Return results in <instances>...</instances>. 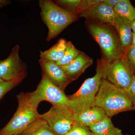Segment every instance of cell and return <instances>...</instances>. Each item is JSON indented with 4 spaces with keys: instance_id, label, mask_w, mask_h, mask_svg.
Segmentation results:
<instances>
[{
    "instance_id": "24",
    "label": "cell",
    "mask_w": 135,
    "mask_h": 135,
    "mask_svg": "<svg viewBox=\"0 0 135 135\" xmlns=\"http://www.w3.org/2000/svg\"><path fill=\"white\" fill-rule=\"evenodd\" d=\"M17 86L13 83L0 81V99L6 93Z\"/></svg>"
},
{
    "instance_id": "21",
    "label": "cell",
    "mask_w": 135,
    "mask_h": 135,
    "mask_svg": "<svg viewBox=\"0 0 135 135\" xmlns=\"http://www.w3.org/2000/svg\"><path fill=\"white\" fill-rule=\"evenodd\" d=\"M65 135H96L88 127L74 123L72 127Z\"/></svg>"
},
{
    "instance_id": "5",
    "label": "cell",
    "mask_w": 135,
    "mask_h": 135,
    "mask_svg": "<svg viewBox=\"0 0 135 135\" xmlns=\"http://www.w3.org/2000/svg\"><path fill=\"white\" fill-rule=\"evenodd\" d=\"M17 109L8 123L0 129V135H18L40 115L28 93L22 92L17 96Z\"/></svg>"
},
{
    "instance_id": "26",
    "label": "cell",
    "mask_w": 135,
    "mask_h": 135,
    "mask_svg": "<svg viewBox=\"0 0 135 135\" xmlns=\"http://www.w3.org/2000/svg\"><path fill=\"white\" fill-rule=\"evenodd\" d=\"M120 0H104L103 2L107 6L112 9H114Z\"/></svg>"
},
{
    "instance_id": "2",
    "label": "cell",
    "mask_w": 135,
    "mask_h": 135,
    "mask_svg": "<svg viewBox=\"0 0 135 135\" xmlns=\"http://www.w3.org/2000/svg\"><path fill=\"white\" fill-rule=\"evenodd\" d=\"M103 59H98L94 76L85 80L75 94L68 96L69 106L74 113L81 112L95 106L97 94L103 75Z\"/></svg>"
},
{
    "instance_id": "29",
    "label": "cell",
    "mask_w": 135,
    "mask_h": 135,
    "mask_svg": "<svg viewBox=\"0 0 135 135\" xmlns=\"http://www.w3.org/2000/svg\"><path fill=\"white\" fill-rule=\"evenodd\" d=\"M132 46H135V32H133V42Z\"/></svg>"
},
{
    "instance_id": "25",
    "label": "cell",
    "mask_w": 135,
    "mask_h": 135,
    "mask_svg": "<svg viewBox=\"0 0 135 135\" xmlns=\"http://www.w3.org/2000/svg\"><path fill=\"white\" fill-rule=\"evenodd\" d=\"M126 94L133 104L135 110V75L132 80L130 86L125 90Z\"/></svg>"
},
{
    "instance_id": "28",
    "label": "cell",
    "mask_w": 135,
    "mask_h": 135,
    "mask_svg": "<svg viewBox=\"0 0 135 135\" xmlns=\"http://www.w3.org/2000/svg\"><path fill=\"white\" fill-rule=\"evenodd\" d=\"M129 23L133 32H135V19L133 21H129Z\"/></svg>"
},
{
    "instance_id": "27",
    "label": "cell",
    "mask_w": 135,
    "mask_h": 135,
    "mask_svg": "<svg viewBox=\"0 0 135 135\" xmlns=\"http://www.w3.org/2000/svg\"><path fill=\"white\" fill-rule=\"evenodd\" d=\"M11 3L10 1L8 0H0V8L4 6Z\"/></svg>"
},
{
    "instance_id": "18",
    "label": "cell",
    "mask_w": 135,
    "mask_h": 135,
    "mask_svg": "<svg viewBox=\"0 0 135 135\" xmlns=\"http://www.w3.org/2000/svg\"><path fill=\"white\" fill-rule=\"evenodd\" d=\"M114 10L118 16L129 21L135 19V8L129 0H120Z\"/></svg>"
},
{
    "instance_id": "7",
    "label": "cell",
    "mask_w": 135,
    "mask_h": 135,
    "mask_svg": "<svg viewBox=\"0 0 135 135\" xmlns=\"http://www.w3.org/2000/svg\"><path fill=\"white\" fill-rule=\"evenodd\" d=\"M28 94L31 101L37 107L43 101L48 102L52 105L69 106L68 97L64 90L52 84L43 74L36 89L28 92Z\"/></svg>"
},
{
    "instance_id": "3",
    "label": "cell",
    "mask_w": 135,
    "mask_h": 135,
    "mask_svg": "<svg viewBox=\"0 0 135 135\" xmlns=\"http://www.w3.org/2000/svg\"><path fill=\"white\" fill-rule=\"evenodd\" d=\"M87 23L88 30L99 45L104 60L110 62L121 58L124 55L117 32L111 28V25L89 21Z\"/></svg>"
},
{
    "instance_id": "10",
    "label": "cell",
    "mask_w": 135,
    "mask_h": 135,
    "mask_svg": "<svg viewBox=\"0 0 135 135\" xmlns=\"http://www.w3.org/2000/svg\"><path fill=\"white\" fill-rule=\"evenodd\" d=\"M78 15L89 22L113 26L117 16L113 9L107 6L103 1L89 9L84 11Z\"/></svg>"
},
{
    "instance_id": "15",
    "label": "cell",
    "mask_w": 135,
    "mask_h": 135,
    "mask_svg": "<svg viewBox=\"0 0 135 135\" xmlns=\"http://www.w3.org/2000/svg\"><path fill=\"white\" fill-rule=\"evenodd\" d=\"M67 42L61 39L51 48L44 51H40L41 59L56 63L63 57L67 46Z\"/></svg>"
},
{
    "instance_id": "22",
    "label": "cell",
    "mask_w": 135,
    "mask_h": 135,
    "mask_svg": "<svg viewBox=\"0 0 135 135\" xmlns=\"http://www.w3.org/2000/svg\"><path fill=\"white\" fill-rule=\"evenodd\" d=\"M103 1V0H81L77 9V15H79L84 11L89 9Z\"/></svg>"
},
{
    "instance_id": "14",
    "label": "cell",
    "mask_w": 135,
    "mask_h": 135,
    "mask_svg": "<svg viewBox=\"0 0 135 135\" xmlns=\"http://www.w3.org/2000/svg\"><path fill=\"white\" fill-rule=\"evenodd\" d=\"M107 116L103 109L95 106L78 113H74L73 118L76 124L89 127L101 121Z\"/></svg>"
},
{
    "instance_id": "19",
    "label": "cell",
    "mask_w": 135,
    "mask_h": 135,
    "mask_svg": "<svg viewBox=\"0 0 135 135\" xmlns=\"http://www.w3.org/2000/svg\"><path fill=\"white\" fill-rule=\"evenodd\" d=\"M80 51L75 47L71 42L68 41L64 55L56 64L60 66L67 65L77 57Z\"/></svg>"
},
{
    "instance_id": "13",
    "label": "cell",
    "mask_w": 135,
    "mask_h": 135,
    "mask_svg": "<svg viewBox=\"0 0 135 135\" xmlns=\"http://www.w3.org/2000/svg\"><path fill=\"white\" fill-rule=\"evenodd\" d=\"M113 26L115 27L119 38L124 55L132 46L133 31L131 27L129 21L118 16L114 20Z\"/></svg>"
},
{
    "instance_id": "9",
    "label": "cell",
    "mask_w": 135,
    "mask_h": 135,
    "mask_svg": "<svg viewBox=\"0 0 135 135\" xmlns=\"http://www.w3.org/2000/svg\"><path fill=\"white\" fill-rule=\"evenodd\" d=\"M74 114L69 107L52 105L40 118L46 121L56 135H65L75 123Z\"/></svg>"
},
{
    "instance_id": "17",
    "label": "cell",
    "mask_w": 135,
    "mask_h": 135,
    "mask_svg": "<svg viewBox=\"0 0 135 135\" xmlns=\"http://www.w3.org/2000/svg\"><path fill=\"white\" fill-rule=\"evenodd\" d=\"M18 135H56L47 122L40 118L36 119Z\"/></svg>"
},
{
    "instance_id": "12",
    "label": "cell",
    "mask_w": 135,
    "mask_h": 135,
    "mask_svg": "<svg viewBox=\"0 0 135 135\" xmlns=\"http://www.w3.org/2000/svg\"><path fill=\"white\" fill-rule=\"evenodd\" d=\"M94 62L93 59L80 51L74 60L67 65L61 66L66 74L72 81L77 79L87 68Z\"/></svg>"
},
{
    "instance_id": "23",
    "label": "cell",
    "mask_w": 135,
    "mask_h": 135,
    "mask_svg": "<svg viewBox=\"0 0 135 135\" xmlns=\"http://www.w3.org/2000/svg\"><path fill=\"white\" fill-rule=\"evenodd\" d=\"M125 56L131 68L135 75V46H131Z\"/></svg>"
},
{
    "instance_id": "4",
    "label": "cell",
    "mask_w": 135,
    "mask_h": 135,
    "mask_svg": "<svg viewBox=\"0 0 135 135\" xmlns=\"http://www.w3.org/2000/svg\"><path fill=\"white\" fill-rule=\"evenodd\" d=\"M39 6L42 19L49 29L48 41L57 36L78 18L77 15L66 10L52 1L41 0Z\"/></svg>"
},
{
    "instance_id": "16",
    "label": "cell",
    "mask_w": 135,
    "mask_h": 135,
    "mask_svg": "<svg viewBox=\"0 0 135 135\" xmlns=\"http://www.w3.org/2000/svg\"><path fill=\"white\" fill-rule=\"evenodd\" d=\"M110 117L107 116L101 121L89 127L96 135H124L120 129L114 126Z\"/></svg>"
},
{
    "instance_id": "20",
    "label": "cell",
    "mask_w": 135,
    "mask_h": 135,
    "mask_svg": "<svg viewBox=\"0 0 135 135\" xmlns=\"http://www.w3.org/2000/svg\"><path fill=\"white\" fill-rule=\"evenodd\" d=\"M81 1V0H59L54 2L59 7L61 6V8L66 10L77 15V9Z\"/></svg>"
},
{
    "instance_id": "6",
    "label": "cell",
    "mask_w": 135,
    "mask_h": 135,
    "mask_svg": "<svg viewBox=\"0 0 135 135\" xmlns=\"http://www.w3.org/2000/svg\"><path fill=\"white\" fill-rule=\"evenodd\" d=\"M104 62L103 79L121 89H127L134 74L125 55L121 58L110 62H107L104 59Z\"/></svg>"
},
{
    "instance_id": "8",
    "label": "cell",
    "mask_w": 135,
    "mask_h": 135,
    "mask_svg": "<svg viewBox=\"0 0 135 135\" xmlns=\"http://www.w3.org/2000/svg\"><path fill=\"white\" fill-rule=\"evenodd\" d=\"M19 50V46L16 45L7 58L0 60V81L18 85L26 77L27 66L20 57Z\"/></svg>"
},
{
    "instance_id": "11",
    "label": "cell",
    "mask_w": 135,
    "mask_h": 135,
    "mask_svg": "<svg viewBox=\"0 0 135 135\" xmlns=\"http://www.w3.org/2000/svg\"><path fill=\"white\" fill-rule=\"evenodd\" d=\"M39 63L44 74L52 84L64 91L68 85L73 82L60 66L56 63L40 59Z\"/></svg>"
},
{
    "instance_id": "1",
    "label": "cell",
    "mask_w": 135,
    "mask_h": 135,
    "mask_svg": "<svg viewBox=\"0 0 135 135\" xmlns=\"http://www.w3.org/2000/svg\"><path fill=\"white\" fill-rule=\"evenodd\" d=\"M95 104L110 118L122 112L135 110L125 90L104 79L97 94Z\"/></svg>"
}]
</instances>
